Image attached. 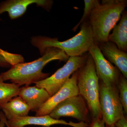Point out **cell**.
Returning a JSON list of instances; mask_svg holds the SVG:
<instances>
[{"label": "cell", "mask_w": 127, "mask_h": 127, "mask_svg": "<svg viewBox=\"0 0 127 127\" xmlns=\"http://www.w3.org/2000/svg\"><path fill=\"white\" fill-rule=\"evenodd\" d=\"M69 57L62 50L55 47L48 48L39 59L28 63H23L12 66L8 71L2 72L0 77L3 81L10 80L19 85L29 86L48 77L49 73L42 72L48 63L55 60L67 62Z\"/></svg>", "instance_id": "1"}, {"label": "cell", "mask_w": 127, "mask_h": 127, "mask_svg": "<svg viewBox=\"0 0 127 127\" xmlns=\"http://www.w3.org/2000/svg\"><path fill=\"white\" fill-rule=\"evenodd\" d=\"M127 0H103L93 10L88 20L95 43L108 41L111 30L120 20Z\"/></svg>", "instance_id": "2"}, {"label": "cell", "mask_w": 127, "mask_h": 127, "mask_svg": "<svg viewBox=\"0 0 127 127\" xmlns=\"http://www.w3.org/2000/svg\"><path fill=\"white\" fill-rule=\"evenodd\" d=\"M31 42L41 56L48 48L55 47L63 51L69 57L80 56L88 52L95 43L88 21L82 23L79 32L66 40L60 41L58 38L37 36L32 37Z\"/></svg>", "instance_id": "3"}, {"label": "cell", "mask_w": 127, "mask_h": 127, "mask_svg": "<svg viewBox=\"0 0 127 127\" xmlns=\"http://www.w3.org/2000/svg\"><path fill=\"white\" fill-rule=\"evenodd\" d=\"M79 95L86 101L91 119L102 118L99 103V81L95 64L88 52L86 61L77 71Z\"/></svg>", "instance_id": "4"}, {"label": "cell", "mask_w": 127, "mask_h": 127, "mask_svg": "<svg viewBox=\"0 0 127 127\" xmlns=\"http://www.w3.org/2000/svg\"><path fill=\"white\" fill-rule=\"evenodd\" d=\"M99 103L102 118L107 126L115 123L125 116L117 87L107 86L99 82Z\"/></svg>", "instance_id": "5"}, {"label": "cell", "mask_w": 127, "mask_h": 127, "mask_svg": "<svg viewBox=\"0 0 127 127\" xmlns=\"http://www.w3.org/2000/svg\"><path fill=\"white\" fill-rule=\"evenodd\" d=\"M88 56V52L80 56L70 57L64 65L51 76L35 83V86L44 89L51 96L61 88L71 75L84 65Z\"/></svg>", "instance_id": "6"}, {"label": "cell", "mask_w": 127, "mask_h": 127, "mask_svg": "<svg viewBox=\"0 0 127 127\" xmlns=\"http://www.w3.org/2000/svg\"><path fill=\"white\" fill-rule=\"evenodd\" d=\"M89 114L86 102L81 96L78 95L59 103L49 115L56 119H59L62 117H70L89 124L92 120Z\"/></svg>", "instance_id": "7"}, {"label": "cell", "mask_w": 127, "mask_h": 127, "mask_svg": "<svg viewBox=\"0 0 127 127\" xmlns=\"http://www.w3.org/2000/svg\"><path fill=\"white\" fill-rule=\"evenodd\" d=\"M88 52L95 64L99 82L107 86H117L122 74L118 68L105 58L95 42Z\"/></svg>", "instance_id": "8"}, {"label": "cell", "mask_w": 127, "mask_h": 127, "mask_svg": "<svg viewBox=\"0 0 127 127\" xmlns=\"http://www.w3.org/2000/svg\"><path fill=\"white\" fill-rule=\"evenodd\" d=\"M77 71L73 73L71 77L56 93L51 96L41 106L36 112L35 116L49 115L59 103L69 98L79 95Z\"/></svg>", "instance_id": "9"}, {"label": "cell", "mask_w": 127, "mask_h": 127, "mask_svg": "<svg viewBox=\"0 0 127 127\" xmlns=\"http://www.w3.org/2000/svg\"><path fill=\"white\" fill-rule=\"evenodd\" d=\"M5 124L9 127H25L28 125H35L42 127H50L57 124L69 125L73 127H87V124L83 122L74 123L67 122L62 119H56L52 118L50 115L41 116H26L23 117H16L6 120L4 116Z\"/></svg>", "instance_id": "10"}, {"label": "cell", "mask_w": 127, "mask_h": 127, "mask_svg": "<svg viewBox=\"0 0 127 127\" xmlns=\"http://www.w3.org/2000/svg\"><path fill=\"white\" fill-rule=\"evenodd\" d=\"M53 3L51 0H7L0 3V15L7 12L10 18L14 20L23 15L28 6L32 4H36L49 11Z\"/></svg>", "instance_id": "11"}, {"label": "cell", "mask_w": 127, "mask_h": 127, "mask_svg": "<svg viewBox=\"0 0 127 127\" xmlns=\"http://www.w3.org/2000/svg\"><path fill=\"white\" fill-rule=\"evenodd\" d=\"M97 45L105 58L114 64L127 78V53L119 50L115 43L108 41Z\"/></svg>", "instance_id": "12"}, {"label": "cell", "mask_w": 127, "mask_h": 127, "mask_svg": "<svg viewBox=\"0 0 127 127\" xmlns=\"http://www.w3.org/2000/svg\"><path fill=\"white\" fill-rule=\"evenodd\" d=\"M18 95L29 105L31 111L35 112L51 97L44 89L36 86L20 88Z\"/></svg>", "instance_id": "13"}, {"label": "cell", "mask_w": 127, "mask_h": 127, "mask_svg": "<svg viewBox=\"0 0 127 127\" xmlns=\"http://www.w3.org/2000/svg\"><path fill=\"white\" fill-rule=\"evenodd\" d=\"M108 38V41L116 44L119 50L127 52V12L125 10L122 14L119 23L113 29Z\"/></svg>", "instance_id": "14"}, {"label": "cell", "mask_w": 127, "mask_h": 127, "mask_svg": "<svg viewBox=\"0 0 127 127\" xmlns=\"http://www.w3.org/2000/svg\"><path fill=\"white\" fill-rule=\"evenodd\" d=\"M0 109L8 120L27 116L31 109L29 105L19 96H16L1 105Z\"/></svg>", "instance_id": "15"}, {"label": "cell", "mask_w": 127, "mask_h": 127, "mask_svg": "<svg viewBox=\"0 0 127 127\" xmlns=\"http://www.w3.org/2000/svg\"><path fill=\"white\" fill-rule=\"evenodd\" d=\"M20 87L13 83H5L0 77V109L2 104L18 96Z\"/></svg>", "instance_id": "16"}, {"label": "cell", "mask_w": 127, "mask_h": 127, "mask_svg": "<svg viewBox=\"0 0 127 127\" xmlns=\"http://www.w3.org/2000/svg\"><path fill=\"white\" fill-rule=\"evenodd\" d=\"M22 55L9 52L0 48V67H8L24 62Z\"/></svg>", "instance_id": "17"}, {"label": "cell", "mask_w": 127, "mask_h": 127, "mask_svg": "<svg viewBox=\"0 0 127 127\" xmlns=\"http://www.w3.org/2000/svg\"><path fill=\"white\" fill-rule=\"evenodd\" d=\"M84 12L79 22L73 27L72 31L75 32L82 23L88 21L90 16L95 6L100 4L98 0H84Z\"/></svg>", "instance_id": "18"}, {"label": "cell", "mask_w": 127, "mask_h": 127, "mask_svg": "<svg viewBox=\"0 0 127 127\" xmlns=\"http://www.w3.org/2000/svg\"><path fill=\"white\" fill-rule=\"evenodd\" d=\"M118 89L119 96L125 114L127 113V80L121 74L117 85Z\"/></svg>", "instance_id": "19"}, {"label": "cell", "mask_w": 127, "mask_h": 127, "mask_svg": "<svg viewBox=\"0 0 127 127\" xmlns=\"http://www.w3.org/2000/svg\"><path fill=\"white\" fill-rule=\"evenodd\" d=\"M87 127H116L115 125L108 127L105 124L102 118L92 119L91 123Z\"/></svg>", "instance_id": "20"}, {"label": "cell", "mask_w": 127, "mask_h": 127, "mask_svg": "<svg viewBox=\"0 0 127 127\" xmlns=\"http://www.w3.org/2000/svg\"><path fill=\"white\" fill-rule=\"evenodd\" d=\"M116 127H127V119L125 116L118 120L115 124Z\"/></svg>", "instance_id": "21"}, {"label": "cell", "mask_w": 127, "mask_h": 127, "mask_svg": "<svg viewBox=\"0 0 127 127\" xmlns=\"http://www.w3.org/2000/svg\"><path fill=\"white\" fill-rule=\"evenodd\" d=\"M4 115L2 112H0V127H5V123L4 121Z\"/></svg>", "instance_id": "22"}, {"label": "cell", "mask_w": 127, "mask_h": 127, "mask_svg": "<svg viewBox=\"0 0 127 127\" xmlns=\"http://www.w3.org/2000/svg\"><path fill=\"white\" fill-rule=\"evenodd\" d=\"M6 126H7V127H9V126H8V125H6Z\"/></svg>", "instance_id": "23"}, {"label": "cell", "mask_w": 127, "mask_h": 127, "mask_svg": "<svg viewBox=\"0 0 127 127\" xmlns=\"http://www.w3.org/2000/svg\"></svg>", "instance_id": "24"}]
</instances>
